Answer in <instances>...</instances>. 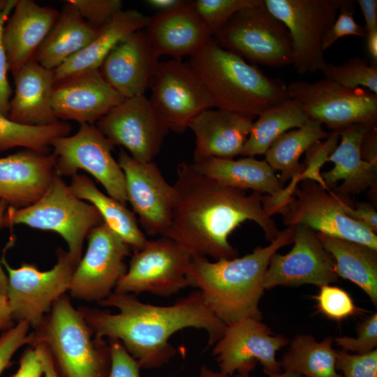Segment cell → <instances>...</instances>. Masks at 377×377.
<instances>
[{"label": "cell", "mask_w": 377, "mask_h": 377, "mask_svg": "<svg viewBox=\"0 0 377 377\" xmlns=\"http://www.w3.org/2000/svg\"><path fill=\"white\" fill-rule=\"evenodd\" d=\"M173 187L170 222L162 236L173 240L192 258L217 260L237 257L228 238L247 220L258 223L270 242L279 233L263 207V194H247L245 190L223 185L198 172L192 163L178 165Z\"/></svg>", "instance_id": "1"}, {"label": "cell", "mask_w": 377, "mask_h": 377, "mask_svg": "<svg viewBox=\"0 0 377 377\" xmlns=\"http://www.w3.org/2000/svg\"><path fill=\"white\" fill-rule=\"evenodd\" d=\"M98 303L114 307L118 312L86 306L77 309L96 336L119 340L141 369H158L168 364L176 355L169 339L179 330H203L208 335V346H213L226 329L198 290L170 306L144 303L133 294L114 292Z\"/></svg>", "instance_id": "2"}, {"label": "cell", "mask_w": 377, "mask_h": 377, "mask_svg": "<svg viewBox=\"0 0 377 377\" xmlns=\"http://www.w3.org/2000/svg\"><path fill=\"white\" fill-rule=\"evenodd\" d=\"M293 236L294 226H288L268 246H258L241 258H193L188 286L200 291L207 306L226 326L246 318L261 320L259 303L269 260L279 249L293 244Z\"/></svg>", "instance_id": "3"}, {"label": "cell", "mask_w": 377, "mask_h": 377, "mask_svg": "<svg viewBox=\"0 0 377 377\" xmlns=\"http://www.w3.org/2000/svg\"><path fill=\"white\" fill-rule=\"evenodd\" d=\"M210 94L216 108L256 119L290 98L287 84L221 47L214 38L188 63Z\"/></svg>", "instance_id": "4"}, {"label": "cell", "mask_w": 377, "mask_h": 377, "mask_svg": "<svg viewBox=\"0 0 377 377\" xmlns=\"http://www.w3.org/2000/svg\"><path fill=\"white\" fill-rule=\"evenodd\" d=\"M31 332V343L42 342L48 348L59 377L108 375L111 357L108 341L93 333L67 295L53 303Z\"/></svg>", "instance_id": "5"}, {"label": "cell", "mask_w": 377, "mask_h": 377, "mask_svg": "<svg viewBox=\"0 0 377 377\" xmlns=\"http://www.w3.org/2000/svg\"><path fill=\"white\" fill-rule=\"evenodd\" d=\"M102 222L97 209L75 195L69 185L56 175L47 191L35 203L22 208L8 206L2 228L24 224L52 230L65 239L68 251L80 262L85 237L91 228Z\"/></svg>", "instance_id": "6"}, {"label": "cell", "mask_w": 377, "mask_h": 377, "mask_svg": "<svg viewBox=\"0 0 377 377\" xmlns=\"http://www.w3.org/2000/svg\"><path fill=\"white\" fill-rule=\"evenodd\" d=\"M214 39L223 49L254 65L281 67L293 63L289 31L263 0L234 14Z\"/></svg>", "instance_id": "7"}, {"label": "cell", "mask_w": 377, "mask_h": 377, "mask_svg": "<svg viewBox=\"0 0 377 377\" xmlns=\"http://www.w3.org/2000/svg\"><path fill=\"white\" fill-rule=\"evenodd\" d=\"M56 253V265L45 272L31 263H23L14 269L4 258L1 260L8 272L6 297L15 322L26 321L34 329L68 290L79 262L61 247Z\"/></svg>", "instance_id": "8"}, {"label": "cell", "mask_w": 377, "mask_h": 377, "mask_svg": "<svg viewBox=\"0 0 377 377\" xmlns=\"http://www.w3.org/2000/svg\"><path fill=\"white\" fill-rule=\"evenodd\" d=\"M287 90L309 119L332 131L352 124L377 128V94L365 88L346 87L324 77L314 82H292Z\"/></svg>", "instance_id": "9"}, {"label": "cell", "mask_w": 377, "mask_h": 377, "mask_svg": "<svg viewBox=\"0 0 377 377\" xmlns=\"http://www.w3.org/2000/svg\"><path fill=\"white\" fill-rule=\"evenodd\" d=\"M288 29L298 74L321 71L327 63L323 42L340 10L341 0H263Z\"/></svg>", "instance_id": "10"}, {"label": "cell", "mask_w": 377, "mask_h": 377, "mask_svg": "<svg viewBox=\"0 0 377 377\" xmlns=\"http://www.w3.org/2000/svg\"><path fill=\"white\" fill-rule=\"evenodd\" d=\"M192 256L165 236L148 240L134 252L126 274L114 289L120 294L148 293L168 297L188 286L187 274Z\"/></svg>", "instance_id": "11"}, {"label": "cell", "mask_w": 377, "mask_h": 377, "mask_svg": "<svg viewBox=\"0 0 377 377\" xmlns=\"http://www.w3.org/2000/svg\"><path fill=\"white\" fill-rule=\"evenodd\" d=\"M114 147L96 126L80 124L76 133L55 138L51 143L57 156L56 173L71 177L78 170H85L102 184L109 196L126 205L125 177L112 156Z\"/></svg>", "instance_id": "12"}, {"label": "cell", "mask_w": 377, "mask_h": 377, "mask_svg": "<svg viewBox=\"0 0 377 377\" xmlns=\"http://www.w3.org/2000/svg\"><path fill=\"white\" fill-rule=\"evenodd\" d=\"M292 195L293 199L283 215L284 225H302L318 232L377 250L376 233L348 217L339 198L320 183L302 179L294 188Z\"/></svg>", "instance_id": "13"}, {"label": "cell", "mask_w": 377, "mask_h": 377, "mask_svg": "<svg viewBox=\"0 0 377 377\" xmlns=\"http://www.w3.org/2000/svg\"><path fill=\"white\" fill-rule=\"evenodd\" d=\"M149 87V101L170 131L182 133L203 111L216 108L207 88L189 64L159 61Z\"/></svg>", "instance_id": "14"}, {"label": "cell", "mask_w": 377, "mask_h": 377, "mask_svg": "<svg viewBox=\"0 0 377 377\" xmlns=\"http://www.w3.org/2000/svg\"><path fill=\"white\" fill-rule=\"evenodd\" d=\"M289 339L274 334L261 320L246 318L226 326L221 339L213 346L219 371L229 376L250 374L259 363L265 374L282 372L276 352L288 346Z\"/></svg>", "instance_id": "15"}, {"label": "cell", "mask_w": 377, "mask_h": 377, "mask_svg": "<svg viewBox=\"0 0 377 377\" xmlns=\"http://www.w3.org/2000/svg\"><path fill=\"white\" fill-rule=\"evenodd\" d=\"M87 237V250L73 272L68 291L73 298L98 303L114 291L126 274L125 259L132 250L103 222L91 228Z\"/></svg>", "instance_id": "16"}, {"label": "cell", "mask_w": 377, "mask_h": 377, "mask_svg": "<svg viewBox=\"0 0 377 377\" xmlns=\"http://www.w3.org/2000/svg\"><path fill=\"white\" fill-rule=\"evenodd\" d=\"M96 126L114 146L125 147L134 160L141 163L153 161L170 131L145 95L125 98Z\"/></svg>", "instance_id": "17"}, {"label": "cell", "mask_w": 377, "mask_h": 377, "mask_svg": "<svg viewBox=\"0 0 377 377\" xmlns=\"http://www.w3.org/2000/svg\"><path fill=\"white\" fill-rule=\"evenodd\" d=\"M293 244L288 253L276 252L271 257L263 279L265 290L303 284L320 287L337 282L334 260L313 230L294 226Z\"/></svg>", "instance_id": "18"}, {"label": "cell", "mask_w": 377, "mask_h": 377, "mask_svg": "<svg viewBox=\"0 0 377 377\" xmlns=\"http://www.w3.org/2000/svg\"><path fill=\"white\" fill-rule=\"evenodd\" d=\"M117 161L126 182L128 202L140 226L151 236L163 235L168 229L175 202V189L154 161L141 163L121 149Z\"/></svg>", "instance_id": "19"}, {"label": "cell", "mask_w": 377, "mask_h": 377, "mask_svg": "<svg viewBox=\"0 0 377 377\" xmlns=\"http://www.w3.org/2000/svg\"><path fill=\"white\" fill-rule=\"evenodd\" d=\"M124 100L95 69L54 82L51 104L58 120L94 125Z\"/></svg>", "instance_id": "20"}, {"label": "cell", "mask_w": 377, "mask_h": 377, "mask_svg": "<svg viewBox=\"0 0 377 377\" xmlns=\"http://www.w3.org/2000/svg\"><path fill=\"white\" fill-rule=\"evenodd\" d=\"M145 31L158 57L166 55L177 60L193 56L213 38L193 1L156 13L149 17Z\"/></svg>", "instance_id": "21"}, {"label": "cell", "mask_w": 377, "mask_h": 377, "mask_svg": "<svg viewBox=\"0 0 377 377\" xmlns=\"http://www.w3.org/2000/svg\"><path fill=\"white\" fill-rule=\"evenodd\" d=\"M158 57L145 29L121 40L105 57L99 71L124 98L145 95L158 64Z\"/></svg>", "instance_id": "22"}, {"label": "cell", "mask_w": 377, "mask_h": 377, "mask_svg": "<svg viewBox=\"0 0 377 377\" xmlns=\"http://www.w3.org/2000/svg\"><path fill=\"white\" fill-rule=\"evenodd\" d=\"M56 158L28 149L0 158V199L15 208L35 203L57 175Z\"/></svg>", "instance_id": "23"}, {"label": "cell", "mask_w": 377, "mask_h": 377, "mask_svg": "<svg viewBox=\"0 0 377 377\" xmlns=\"http://www.w3.org/2000/svg\"><path fill=\"white\" fill-rule=\"evenodd\" d=\"M367 129L361 124H352L337 131L341 142L327 161L334 166L320 177L326 188L339 197L350 198L367 189L373 200L374 195L376 196L377 166L364 161L360 152Z\"/></svg>", "instance_id": "24"}, {"label": "cell", "mask_w": 377, "mask_h": 377, "mask_svg": "<svg viewBox=\"0 0 377 377\" xmlns=\"http://www.w3.org/2000/svg\"><path fill=\"white\" fill-rule=\"evenodd\" d=\"M254 119L217 108L201 112L188 126L195 136L193 161L209 157L232 159L241 155Z\"/></svg>", "instance_id": "25"}, {"label": "cell", "mask_w": 377, "mask_h": 377, "mask_svg": "<svg viewBox=\"0 0 377 377\" xmlns=\"http://www.w3.org/2000/svg\"><path fill=\"white\" fill-rule=\"evenodd\" d=\"M2 32L9 70L15 74L33 57L57 21L59 13L33 0H17Z\"/></svg>", "instance_id": "26"}, {"label": "cell", "mask_w": 377, "mask_h": 377, "mask_svg": "<svg viewBox=\"0 0 377 377\" xmlns=\"http://www.w3.org/2000/svg\"><path fill=\"white\" fill-rule=\"evenodd\" d=\"M13 76L15 89L10 103L11 121L27 126H47L59 121L51 104L54 71L31 59Z\"/></svg>", "instance_id": "27"}, {"label": "cell", "mask_w": 377, "mask_h": 377, "mask_svg": "<svg viewBox=\"0 0 377 377\" xmlns=\"http://www.w3.org/2000/svg\"><path fill=\"white\" fill-rule=\"evenodd\" d=\"M149 17L135 9L121 10L100 28L85 47L54 70V82L71 75L99 69L109 53L133 33L145 29Z\"/></svg>", "instance_id": "28"}, {"label": "cell", "mask_w": 377, "mask_h": 377, "mask_svg": "<svg viewBox=\"0 0 377 377\" xmlns=\"http://www.w3.org/2000/svg\"><path fill=\"white\" fill-rule=\"evenodd\" d=\"M202 175L230 187L276 196L284 188L275 171L264 160L209 157L192 163Z\"/></svg>", "instance_id": "29"}, {"label": "cell", "mask_w": 377, "mask_h": 377, "mask_svg": "<svg viewBox=\"0 0 377 377\" xmlns=\"http://www.w3.org/2000/svg\"><path fill=\"white\" fill-rule=\"evenodd\" d=\"M99 29L88 24L76 8L66 1L33 59L44 68L54 71L90 43Z\"/></svg>", "instance_id": "30"}, {"label": "cell", "mask_w": 377, "mask_h": 377, "mask_svg": "<svg viewBox=\"0 0 377 377\" xmlns=\"http://www.w3.org/2000/svg\"><path fill=\"white\" fill-rule=\"evenodd\" d=\"M71 178L69 186L74 195L92 204L99 212L103 222L133 252L146 246L148 239L140 228L134 212L126 205L104 194L86 175L77 173Z\"/></svg>", "instance_id": "31"}, {"label": "cell", "mask_w": 377, "mask_h": 377, "mask_svg": "<svg viewBox=\"0 0 377 377\" xmlns=\"http://www.w3.org/2000/svg\"><path fill=\"white\" fill-rule=\"evenodd\" d=\"M323 248L332 256L339 277L358 286L377 304V250L360 243L317 232Z\"/></svg>", "instance_id": "32"}, {"label": "cell", "mask_w": 377, "mask_h": 377, "mask_svg": "<svg viewBox=\"0 0 377 377\" xmlns=\"http://www.w3.org/2000/svg\"><path fill=\"white\" fill-rule=\"evenodd\" d=\"M319 121L309 119L304 125L279 136L265 154V161L274 170L281 171L279 178L284 185L288 181H301L303 164L299 160L315 143L326 139V132Z\"/></svg>", "instance_id": "33"}, {"label": "cell", "mask_w": 377, "mask_h": 377, "mask_svg": "<svg viewBox=\"0 0 377 377\" xmlns=\"http://www.w3.org/2000/svg\"><path fill=\"white\" fill-rule=\"evenodd\" d=\"M334 340L332 337H327L318 341L307 334L295 336L280 360L282 370L303 377H342L336 367Z\"/></svg>", "instance_id": "34"}, {"label": "cell", "mask_w": 377, "mask_h": 377, "mask_svg": "<svg viewBox=\"0 0 377 377\" xmlns=\"http://www.w3.org/2000/svg\"><path fill=\"white\" fill-rule=\"evenodd\" d=\"M256 118L242 149V156L265 155L279 136L301 127L309 119L299 102L290 98L265 110Z\"/></svg>", "instance_id": "35"}, {"label": "cell", "mask_w": 377, "mask_h": 377, "mask_svg": "<svg viewBox=\"0 0 377 377\" xmlns=\"http://www.w3.org/2000/svg\"><path fill=\"white\" fill-rule=\"evenodd\" d=\"M71 131L70 124L63 121L47 126H27L0 114V153L19 147L48 154L52 140L68 135Z\"/></svg>", "instance_id": "36"}, {"label": "cell", "mask_w": 377, "mask_h": 377, "mask_svg": "<svg viewBox=\"0 0 377 377\" xmlns=\"http://www.w3.org/2000/svg\"><path fill=\"white\" fill-rule=\"evenodd\" d=\"M325 77L348 88H365L377 94V65L354 57L340 65L326 63L320 71Z\"/></svg>", "instance_id": "37"}, {"label": "cell", "mask_w": 377, "mask_h": 377, "mask_svg": "<svg viewBox=\"0 0 377 377\" xmlns=\"http://www.w3.org/2000/svg\"><path fill=\"white\" fill-rule=\"evenodd\" d=\"M262 0H195V10L215 37L239 10L258 5Z\"/></svg>", "instance_id": "38"}, {"label": "cell", "mask_w": 377, "mask_h": 377, "mask_svg": "<svg viewBox=\"0 0 377 377\" xmlns=\"http://www.w3.org/2000/svg\"><path fill=\"white\" fill-rule=\"evenodd\" d=\"M318 311L328 318L340 321L353 316L357 307L350 295L343 289L331 285L320 287L315 297Z\"/></svg>", "instance_id": "39"}, {"label": "cell", "mask_w": 377, "mask_h": 377, "mask_svg": "<svg viewBox=\"0 0 377 377\" xmlns=\"http://www.w3.org/2000/svg\"><path fill=\"white\" fill-rule=\"evenodd\" d=\"M336 367L342 377H377V350L365 354L336 350Z\"/></svg>", "instance_id": "40"}, {"label": "cell", "mask_w": 377, "mask_h": 377, "mask_svg": "<svg viewBox=\"0 0 377 377\" xmlns=\"http://www.w3.org/2000/svg\"><path fill=\"white\" fill-rule=\"evenodd\" d=\"M357 337H339L334 341L343 350L355 354H365L376 349L377 347V313L366 318L357 327Z\"/></svg>", "instance_id": "41"}, {"label": "cell", "mask_w": 377, "mask_h": 377, "mask_svg": "<svg viewBox=\"0 0 377 377\" xmlns=\"http://www.w3.org/2000/svg\"><path fill=\"white\" fill-rule=\"evenodd\" d=\"M91 26L100 29L122 10L121 0H68Z\"/></svg>", "instance_id": "42"}, {"label": "cell", "mask_w": 377, "mask_h": 377, "mask_svg": "<svg viewBox=\"0 0 377 377\" xmlns=\"http://www.w3.org/2000/svg\"><path fill=\"white\" fill-rule=\"evenodd\" d=\"M339 138V132L333 131L324 141L321 140L315 143L306 151V158L303 163L304 172L301 180L313 179L326 188L319 171L337 147Z\"/></svg>", "instance_id": "43"}, {"label": "cell", "mask_w": 377, "mask_h": 377, "mask_svg": "<svg viewBox=\"0 0 377 377\" xmlns=\"http://www.w3.org/2000/svg\"><path fill=\"white\" fill-rule=\"evenodd\" d=\"M355 4L353 1L341 0L340 13L324 38L323 42L324 51L343 36H356L366 38L365 27L357 24L353 17Z\"/></svg>", "instance_id": "44"}, {"label": "cell", "mask_w": 377, "mask_h": 377, "mask_svg": "<svg viewBox=\"0 0 377 377\" xmlns=\"http://www.w3.org/2000/svg\"><path fill=\"white\" fill-rule=\"evenodd\" d=\"M30 325L26 321L17 323L0 335V376L9 367L13 355L22 346L30 345L33 335L29 334Z\"/></svg>", "instance_id": "45"}, {"label": "cell", "mask_w": 377, "mask_h": 377, "mask_svg": "<svg viewBox=\"0 0 377 377\" xmlns=\"http://www.w3.org/2000/svg\"><path fill=\"white\" fill-rule=\"evenodd\" d=\"M108 343L111 365L106 377H140L139 363L128 353L122 343L117 339H108Z\"/></svg>", "instance_id": "46"}, {"label": "cell", "mask_w": 377, "mask_h": 377, "mask_svg": "<svg viewBox=\"0 0 377 377\" xmlns=\"http://www.w3.org/2000/svg\"><path fill=\"white\" fill-rule=\"evenodd\" d=\"M16 1L17 0H8L5 8L0 12V114L7 117L10 111L12 90L7 77L9 65L2 40V32Z\"/></svg>", "instance_id": "47"}, {"label": "cell", "mask_w": 377, "mask_h": 377, "mask_svg": "<svg viewBox=\"0 0 377 377\" xmlns=\"http://www.w3.org/2000/svg\"><path fill=\"white\" fill-rule=\"evenodd\" d=\"M338 197L341 200L344 213L348 217L364 224L374 232H377V213L374 205L368 202H360L352 205L350 198Z\"/></svg>", "instance_id": "48"}, {"label": "cell", "mask_w": 377, "mask_h": 377, "mask_svg": "<svg viewBox=\"0 0 377 377\" xmlns=\"http://www.w3.org/2000/svg\"><path fill=\"white\" fill-rule=\"evenodd\" d=\"M22 354L20 367L10 377H42L43 365L35 348L31 345Z\"/></svg>", "instance_id": "49"}, {"label": "cell", "mask_w": 377, "mask_h": 377, "mask_svg": "<svg viewBox=\"0 0 377 377\" xmlns=\"http://www.w3.org/2000/svg\"><path fill=\"white\" fill-rule=\"evenodd\" d=\"M360 152L364 161L377 166V128L367 129L362 138Z\"/></svg>", "instance_id": "50"}, {"label": "cell", "mask_w": 377, "mask_h": 377, "mask_svg": "<svg viewBox=\"0 0 377 377\" xmlns=\"http://www.w3.org/2000/svg\"><path fill=\"white\" fill-rule=\"evenodd\" d=\"M365 20V29L367 31L377 29V1L357 0Z\"/></svg>", "instance_id": "51"}, {"label": "cell", "mask_w": 377, "mask_h": 377, "mask_svg": "<svg viewBox=\"0 0 377 377\" xmlns=\"http://www.w3.org/2000/svg\"><path fill=\"white\" fill-rule=\"evenodd\" d=\"M30 345L35 348L40 358L43 365L44 377H59L47 346L43 343L38 341L32 342Z\"/></svg>", "instance_id": "52"}, {"label": "cell", "mask_w": 377, "mask_h": 377, "mask_svg": "<svg viewBox=\"0 0 377 377\" xmlns=\"http://www.w3.org/2000/svg\"><path fill=\"white\" fill-rule=\"evenodd\" d=\"M13 319L6 295L0 294V331H6L15 324Z\"/></svg>", "instance_id": "53"}, {"label": "cell", "mask_w": 377, "mask_h": 377, "mask_svg": "<svg viewBox=\"0 0 377 377\" xmlns=\"http://www.w3.org/2000/svg\"><path fill=\"white\" fill-rule=\"evenodd\" d=\"M8 207V203L0 199V229L2 228V223L3 220V216ZM8 286V276L6 274L3 270L1 266V262L0 260V294L6 295Z\"/></svg>", "instance_id": "54"}, {"label": "cell", "mask_w": 377, "mask_h": 377, "mask_svg": "<svg viewBox=\"0 0 377 377\" xmlns=\"http://www.w3.org/2000/svg\"><path fill=\"white\" fill-rule=\"evenodd\" d=\"M367 47L371 64L377 65V29L367 32Z\"/></svg>", "instance_id": "55"}, {"label": "cell", "mask_w": 377, "mask_h": 377, "mask_svg": "<svg viewBox=\"0 0 377 377\" xmlns=\"http://www.w3.org/2000/svg\"><path fill=\"white\" fill-rule=\"evenodd\" d=\"M182 1V0H147L146 3L151 8L158 10V12H162L177 6Z\"/></svg>", "instance_id": "56"}, {"label": "cell", "mask_w": 377, "mask_h": 377, "mask_svg": "<svg viewBox=\"0 0 377 377\" xmlns=\"http://www.w3.org/2000/svg\"><path fill=\"white\" fill-rule=\"evenodd\" d=\"M198 377H258L253 376L250 374H235L232 376L224 374L221 372L211 369L206 364L201 366Z\"/></svg>", "instance_id": "57"}, {"label": "cell", "mask_w": 377, "mask_h": 377, "mask_svg": "<svg viewBox=\"0 0 377 377\" xmlns=\"http://www.w3.org/2000/svg\"><path fill=\"white\" fill-rule=\"evenodd\" d=\"M268 377H302L297 374L291 371L266 374Z\"/></svg>", "instance_id": "58"}, {"label": "cell", "mask_w": 377, "mask_h": 377, "mask_svg": "<svg viewBox=\"0 0 377 377\" xmlns=\"http://www.w3.org/2000/svg\"><path fill=\"white\" fill-rule=\"evenodd\" d=\"M8 0H0V12L5 8Z\"/></svg>", "instance_id": "59"}, {"label": "cell", "mask_w": 377, "mask_h": 377, "mask_svg": "<svg viewBox=\"0 0 377 377\" xmlns=\"http://www.w3.org/2000/svg\"><path fill=\"white\" fill-rule=\"evenodd\" d=\"M302 377H303V376H302Z\"/></svg>", "instance_id": "60"}]
</instances>
